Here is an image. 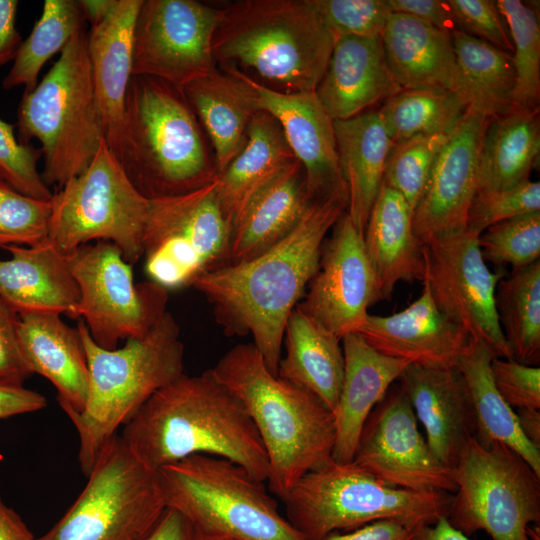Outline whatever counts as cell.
<instances>
[{"mask_svg": "<svg viewBox=\"0 0 540 540\" xmlns=\"http://www.w3.org/2000/svg\"><path fill=\"white\" fill-rule=\"evenodd\" d=\"M165 507L203 540H307L279 512L262 481L225 458L196 454L156 471Z\"/></svg>", "mask_w": 540, "mask_h": 540, "instance_id": "9c48e42d", "label": "cell"}, {"mask_svg": "<svg viewBox=\"0 0 540 540\" xmlns=\"http://www.w3.org/2000/svg\"><path fill=\"white\" fill-rule=\"evenodd\" d=\"M381 300L363 234L344 212L325 239L318 271L296 308L342 340L366 320Z\"/></svg>", "mask_w": 540, "mask_h": 540, "instance_id": "ac0fdd59", "label": "cell"}, {"mask_svg": "<svg viewBox=\"0 0 540 540\" xmlns=\"http://www.w3.org/2000/svg\"><path fill=\"white\" fill-rule=\"evenodd\" d=\"M17 139L41 144L45 184L57 188L82 173L101 143L105 127L95 93L88 31L75 34L17 110Z\"/></svg>", "mask_w": 540, "mask_h": 540, "instance_id": "52a82bcc", "label": "cell"}, {"mask_svg": "<svg viewBox=\"0 0 540 540\" xmlns=\"http://www.w3.org/2000/svg\"><path fill=\"white\" fill-rule=\"evenodd\" d=\"M122 439L153 471L196 454L233 461L262 481L269 462L239 398L211 369L185 373L157 391L123 426Z\"/></svg>", "mask_w": 540, "mask_h": 540, "instance_id": "7a4b0ae2", "label": "cell"}, {"mask_svg": "<svg viewBox=\"0 0 540 540\" xmlns=\"http://www.w3.org/2000/svg\"><path fill=\"white\" fill-rule=\"evenodd\" d=\"M498 321L515 361L540 364V260L501 278L495 292Z\"/></svg>", "mask_w": 540, "mask_h": 540, "instance_id": "74e56055", "label": "cell"}, {"mask_svg": "<svg viewBox=\"0 0 540 540\" xmlns=\"http://www.w3.org/2000/svg\"><path fill=\"white\" fill-rule=\"evenodd\" d=\"M485 262L513 270L530 266L540 257V211L496 223L478 237Z\"/></svg>", "mask_w": 540, "mask_h": 540, "instance_id": "7bdbcfd3", "label": "cell"}, {"mask_svg": "<svg viewBox=\"0 0 540 540\" xmlns=\"http://www.w3.org/2000/svg\"><path fill=\"white\" fill-rule=\"evenodd\" d=\"M352 462L394 488L456 492L453 468L430 450L399 384L388 390L369 415Z\"/></svg>", "mask_w": 540, "mask_h": 540, "instance_id": "e0dca14e", "label": "cell"}, {"mask_svg": "<svg viewBox=\"0 0 540 540\" xmlns=\"http://www.w3.org/2000/svg\"><path fill=\"white\" fill-rule=\"evenodd\" d=\"M346 207L314 200L297 226L265 252L208 271L191 283L228 336H252L277 375L286 323L318 271L323 243Z\"/></svg>", "mask_w": 540, "mask_h": 540, "instance_id": "6da1fadb", "label": "cell"}, {"mask_svg": "<svg viewBox=\"0 0 540 540\" xmlns=\"http://www.w3.org/2000/svg\"><path fill=\"white\" fill-rule=\"evenodd\" d=\"M18 337L31 372L49 380L67 416L80 413L89 389V370L79 330L55 313L18 314Z\"/></svg>", "mask_w": 540, "mask_h": 540, "instance_id": "484cf974", "label": "cell"}, {"mask_svg": "<svg viewBox=\"0 0 540 540\" xmlns=\"http://www.w3.org/2000/svg\"><path fill=\"white\" fill-rule=\"evenodd\" d=\"M66 258L80 291L78 318L101 348L142 338L166 312L167 289L151 280L135 283L131 264L112 242L82 245Z\"/></svg>", "mask_w": 540, "mask_h": 540, "instance_id": "5bb4252c", "label": "cell"}, {"mask_svg": "<svg viewBox=\"0 0 540 540\" xmlns=\"http://www.w3.org/2000/svg\"><path fill=\"white\" fill-rule=\"evenodd\" d=\"M51 201L26 196L0 178V247L34 246L48 238Z\"/></svg>", "mask_w": 540, "mask_h": 540, "instance_id": "ee69618b", "label": "cell"}, {"mask_svg": "<svg viewBox=\"0 0 540 540\" xmlns=\"http://www.w3.org/2000/svg\"><path fill=\"white\" fill-rule=\"evenodd\" d=\"M90 28L101 24L116 6L118 0H78Z\"/></svg>", "mask_w": 540, "mask_h": 540, "instance_id": "91938a15", "label": "cell"}, {"mask_svg": "<svg viewBox=\"0 0 540 540\" xmlns=\"http://www.w3.org/2000/svg\"><path fill=\"white\" fill-rule=\"evenodd\" d=\"M456 492L446 519L470 536L540 540V476L515 451L471 438L453 468Z\"/></svg>", "mask_w": 540, "mask_h": 540, "instance_id": "30bf717a", "label": "cell"}, {"mask_svg": "<svg viewBox=\"0 0 540 540\" xmlns=\"http://www.w3.org/2000/svg\"><path fill=\"white\" fill-rule=\"evenodd\" d=\"M333 125L339 167L348 191L346 213L364 235L370 211L383 185L393 142L378 110L334 120Z\"/></svg>", "mask_w": 540, "mask_h": 540, "instance_id": "4dcf8cb0", "label": "cell"}, {"mask_svg": "<svg viewBox=\"0 0 540 540\" xmlns=\"http://www.w3.org/2000/svg\"><path fill=\"white\" fill-rule=\"evenodd\" d=\"M142 0H118L106 19L88 31L94 88L105 127V142L115 154L124 101L132 77V42Z\"/></svg>", "mask_w": 540, "mask_h": 540, "instance_id": "f1b7e54d", "label": "cell"}, {"mask_svg": "<svg viewBox=\"0 0 540 540\" xmlns=\"http://www.w3.org/2000/svg\"><path fill=\"white\" fill-rule=\"evenodd\" d=\"M513 43L515 108H538L540 97V26L534 9L520 0H497Z\"/></svg>", "mask_w": 540, "mask_h": 540, "instance_id": "60d3db41", "label": "cell"}, {"mask_svg": "<svg viewBox=\"0 0 540 540\" xmlns=\"http://www.w3.org/2000/svg\"><path fill=\"white\" fill-rule=\"evenodd\" d=\"M277 376L301 387L334 412L344 376L341 339L295 309L286 323Z\"/></svg>", "mask_w": 540, "mask_h": 540, "instance_id": "e575fe53", "label": "cell"}, {"mask_svg": "<svg viewBox=\"0 0 540 540\" xmlns=\"http://www.w3.org/2000/svg\"><path fill=\"white\" fill-rule=\"evenodd\" d=\"M456 63L471 106L495 117L512 110L516 73L511 53L456 30L452 34Z\"/></svg>", "mask_w": 540, "mask_h": 540, "instance_id": "8d00e7d4", "label": "cell"}, {"mask_svg": "<svg viewBox=\"0 0 540 540\" xmlns=\"http://www.w3.org/2000/svg\"><path fill=\"white\" fill-rule=\"evenodd\" d=\"M18 1L0 0V67L14 60L22 43L16 28Z\"/></svg>", "mask_w": 540, "mask_h": 540, "instance_id": "9f6ffc18", "label": "cell"}, {"mask_svg": "<svg viewBox=\"0 0 540 540\" xmlns=\"http://www.w3.org/2000/svg\"><path fill=\"white\" fill-rule=\"evenodd\" d=\"M397 381L424 427L430 450L441 463L454 468L476 432L474 410L462 375L455 367L409 364Z\"/></svg>", "mask_w": 540, "mask_h": 540, "instance_id": "7402d4cb", "label": "cell"}, {"mask_svg": "<svg viewBox=\"0 0 540 540\" xmlns=\"http://www.w3.org/2000/svg\"><path fill=\"white\" fill-rule=\"evenodd\" d=\"M42 151L20 143L11 125L0 118V178L18 192L50 201L53 193L38 171Z\"/></svg>", "mask_w": 540, "mask_h": 540, "instance_id": "f6af8a7d", "label": "cell"}, {"mask_svg": "<svg viewBox=\"0 0 540 540\" xmlns=\"http://www.w3.org/2000/svg\"><path fill=\"white\" fill-rule=\"evenodd\" d=\"M114 156L148 200L193 192L218 176L182 89L150 76L132 75L129 81Z\"/></svg>", "mask_w": 540, "mask_h": 540, "instance_id": "3957f363", "label": "cell"}, {"mask_svg": "<svg viewBox=\"0 0 540 540\" xmlns=\"http://www.w3.org/2000/svg\"><path fill=\"white\" fill-rule=\"evenodd\" d=\"M50 201L48 239L63 253L105 240L130 264L143 257L150 200L134 188L105 141L89 166L57 188Z\"/></svg>", "mask_w": 540, "mask_h": 540, "instance_id": "7c38bea8", "label": "cell"}, {"mask_svg": "<svg viewBox=\"0 0 540 540\" xmlns=\"http://www.w3.org/2000/svg\"><path fill=\"white\" fill-rule=\"evenodd\" d=\"M355 333L384 355L427 368H454L469 340L437 308L424 282L409 306L387 316L369 314Z\"/></svg>", "mask_w": 540, "mask_h": 540, "instance_id": "44dd1931", "label": "cell"}, {"mask_svg": "<svg viewBox=\"0 0 540 540\" xmlns=\"http://www.w3.org/2000/svg\"><path fill=\"white\" fill-rule=\"evenodd\" d=\"M87 478L71 507L36 540H143L166 508L156 471L121 435L103 444Z\"/></svg>", "mask_w": 540, "mask_h": 540, "instance_id": "8fae6325", "label": "cell"}, {"mask_svg": "<svg viewBox=\"0 0 540 540\" xmlns=\"http://www.w3.org/2000/svg\"><path fill=\"white\" fill-rule=\"evenodd\" d=\"M341 342L344 376L333 412L332 459L350 463L369 415L410 363L380 353L358 333L347 334Z\"/></svg>", "mask_w": 540, "mask_h": 540, "instance_id": "603a6c76", "label": "cell"}, {"mask_svg": "<svg viewBox=\"0 0 540 540\" xmlns=\"http://www.w3.org/2000/svg\"><path fill=\"white\" fill-rule=\"evenodd\" d=\"M211 370L249 414L268 457V486L276 496L332 458L333 412L311 392L273 374L252 342L232 347Z\"/></svg>", "mask_w": 540, "mask_h": 540, "instance_id": "277c9868", "label": "cell"}, {"mask_svg": "<svg viewBox=\"0 0 540 540\" xmlns=\"http://www.w3.org/2000/svg\"><path fill=\"white\" fill-rule=\"evenodd\" d=\"M449 134L419 135L393 144L383 184L398 192L412 211L418 204L434 161Z\"/></svg>", "mask_w": 540, "mask_h": 540, "instance_id": "b9f144b4", "label": "cell"}, {"mask_svg": "<svg viewBox=\"0 0 540 540\" xmlns=\"http://www.w3.org/2000/svg\"><path fill=\"white\" fill-rule=\"evenodd\" d=\"M182 91L209 138L220 174L245 145L249 122L259 111L253 90L237 67L227 66L224 73L216 69Z\"/></svg>", "mask_w": 540, "mask_h": 540, "instance_id": "1f68e13d", "label": "cell"}, {"mask_svg": "<svg viewBox=\"0 0 540 540\" xmlns=\"http://www.w3.org/2000/svg\"><path fill=\"white\" fill-rule=\"evenodd\" d=\"M222 8L195 0H142L132 42V75L183 89L214 72L212 43Z\"/></svg>", "mask_w": 540, "mask_h": 540, "instance_id": "2e32d148", "label": "cell"}, {"mask_svg": "<svg viewBox=\"0 0 540 540\" xmlns=\"http://www.w3.org/2000/svg\"><path fill=\"white\" fill-rule=\"evenodd\" d=\"M222 11L212 43L216 62L251 68L287 92H315L336 37L312 0H240Z\"/></svg>", "mask_w": 540, "mask_h": 540, "instance_id": "8992f818", "label": "cell"}, {"mask_svg": "<svg viewBox=\"0 0 540 540\" xmlns=\"http://www.w3.org/2000/svg\"><path fill=\"white\" fill-rule=\"evenodd\" d=\"M470 103L458 91L400 90L378 109L393 144L419 135L450 134Z\"/></svg>", "mask_w": 540, "mask_h": 540, "instance_id": "f35d334b", "label": "cell"}, {"mask_svg": "<svg viewBox=\"0 0 540 540\" xmlns=\"http://www.w3.org/2000/svg\"><path fill=\"white\" fill-rule=\"evenodd\" d=\"M490 118L470 105L439 151L412 214L413 231L421 243L467 227L477 191L481 140Z\"/></svg>", "mask_w": 540, "mask_h": 540, "instance_id": "ffe728a7", "label": "cell"}, {"mask_svg": "<svg viewBox=\"0 0 540 540\" xmlns=\"http://www.w3.org/2000/svg\"><path fill=\"white\" fill-rule=\"evenodd\" d=\"M311 202L304 170L295 160L251 198L232 224L228 264L249 260L281 241Z\"/></svg>", "mask_w": 540, "mask_h": 540, "instance_id": "83f0119b", "label": "cell"}, {"mask_svg": "<svg viewBox=\"0 0 540 540\" xmlns=\"http://www.w3.org/2000/svg\"><path fill=\"white\" fill-rule=\"evenodd\" d=\"M496 357L481 340L469 337L455 368L462 375L474 410L475 439L482 445L502 444L520 455L540 476V449L523 435L515 411L498 392L491 361Z\"/></svg>", "mask_w": 540, "mask_h": 540, "instance_id": "d590c367", "label": "cell"}, {"mask_svg": "<svg viewBox=\"0 0 540 540\" xmlns=\"http://www.w3.org/2000/svg\"><path fill=\"white\" fill-rule=\"evenodd\" d=\"M539 211L538 181H527L502 191L476 193L469 210L467 228L480 235L496 223Z\"/></svg>", "mask_w": 540, "mask_h": 540, "instance_id": "7dc6e473", "label": "cell"}, {"mask_svg": "<svg viewBox=\"0 0 540 540\" xmlns=\"http://www.w3.org/2000/svg\"><path fill=\"white\" fill-rule=\"evenodd\" d=\"M145 271L165 289L190 286L229 261L230 227L216 180L193 192L150 200L142 237Z\"/></svg>", "mask_w": 540, "mask_h": 540, "instance_id": "4fadbf2b", "label": "cell"}, {"mask_svg": "<svg viewBox=\"0 0 540 540\" xmlns=\"http://www.w3.org/2000/svg\"><path fill=\"white\" fill-rule=\"evenodd\" d=\"M515 413L523 435L540 449V409H517Z\"/></svg>", "mask_w": 540, "mask_h": 540, "instance_id": "94428289", "label": "cell"}, {"mask_svg": "<svg viewBox=\"0 0 540 540\" xmlns=\"http://www.w3.org/2000/svg\"><path fill=\"white\" fill-rule=\"evenodd\" d=\"M336 38L381 35L392 11L388 0H312Z\"/></svg>", "mask_w": 540, "mask_h": 540, "instance_id": "bcb514c9", "label": "cell"}, {"mask_svg": "<svg viewBox=\"0 0 540 540\" xmlns=\"http://www.w3.org/2000/svg\"><path fill=\"white\" fill-rule=\"evenodd\" d=\"M415 531L400 522L383 520L349 532L333 534L326 540H411Z\"/></svg>", "mask_w": 540, "mask_h": 540, "instance_id": "11a10c76", "label": "cell"}, {"mask_svg": "<svg viewBox=\"0 0 540 540\" xmlns=\"http://www.w3.org/2000/svg\"><path fill=\"white\" fill-rule=\"evenodd\" d=\"M86 353L89 389L83 410L68 418L79 437V464L88 476L103 444L160 389L184 374L180 327L166 311L142 338L112 350L98 346L77 322Z\"/></svg>", "mask_w": 540, "mask_h": 540, "instance_id": "5b68a950", "label": "cell"}, {"mask_svg": "<svg viewBox=\"0 0 540 540\" xmlns=\"http://www.w3.org/2000/svg\"><path fill=\"white\" fill-rule=\"evenodd\" d=\"M494 384L512 409H540V368L512 358L491 361Z\"/></svg>", "mask_w": 540, "mask_h": 540, "instance_id": "681fc988", "label": "cell"}, {"mask_svg": "<svg viewBox=\"0 0 540 540\" xmlns=\"http://www.w3.org/2000/svg\"><path fill=\"white\" fill-rule=\"evenodd\" d=\"M479 235L467 227L422 243L423 281L437 308L470 338L481 340L496 357L511 358L495 307L498 282L483 259Z\"/></svg>", "mask_w": 540, "mask_h": 540, "instance_id": "9a60e30c", "label": "cell"}, {"mask_svg": "<svg viewBox=\"0 0 540 540\" xmlns=\"http://www.w3.org/2000/svg\"><path fill=\"white\" fill-rule=\"evenodd\" d=\"M46 398L23 385L0 382V419L42 410Z\"/></svg>", "mask_w": 540, "mask_h": 540, "instance_id": "f5cc1de1", "label": "cell"}, {"mask_svg": "<svg viewBox=\"0 0 540 540\" xmlns=\"http://www.w3.org/2000/svg\"><path fill=\"white\" fill-rule=\"evenodd\" d=\"M143 540H203V538L184 515L166 507Z\"/></svg>", "mask_w": 540, "mask_h": 540, "instance_id": "db71d44e", "label": "cell"}, {"mask_svg": "<svg viewBox=\"0 0 540 540\" xmlns=\"http://www.w3.org/2000/svg\"><path fill=\"white\" fill-rule=\"evenodd\" d=\"M411 540H470L468 536L455 529L446 519L441 517L434 524L417 529Z\"/></svg>", "mask_w": 540, "mask_h": 540, "instance_id": "680465c9", "label": "cell"}, {"mask_svg": "<svg viewBox=\"0 0 540 540\" xmlns=\"http://www.w3.org/2000/svg\"><path fill=\"white\" fill-rule=\"evenodd\" d=\"M18 315L0 299V382L23 385L33 374L21 349Z\"/></svg>", "mask_w": 540, "mask_h": 540, "instance_id": "f907efd6", "label": "cell"}, {"mask_svg": "<svg viewBox=\"0 0 540 540\" xmlns=\"http://www.w3.org/2000/svg\"><path fill=\"white\" fill-rule=\"evenodd\" d=\"M412 214L406 200L383 184L363 235L381 300H390L399 282L423 281L422 243L414 234Z\"/></svg>", "mask_w": 540, "mask_h": 540, "instance_id": "f546056e", "label": "cell"}, {"mask_svg": "<svg viewBox=\"0 0 540 540\" xmlns=\"http://www.w3.org/2000/svg\"><path fill=\"white\" fill-rule=\"evenodd\" d=\"M209 540H227V539H209Z\"/></svg>", "mask_w": 540, "mask_h": 540, "instance_id": "6125c7cd", "label": "cell"}, {"mask_svg": "<svg viewBox=\"0 0 540 540\" xmlns=\"http://www.w3.org/2000/svg\"><path fill=\"white\" fill-rule=\"evenodd\" d=\"M286 519L307 540L397 521L417 530L446 517L453 494L391 487L353 462L332 458L303 475L283 496Z\"/></svg>", "mask_w": 540, "mask_h": 540, "instance_id": "ba28073f", "label": "cell"}, {"mask_svg": "<svg viewBox=\"0 0 540 540\" xmlns=\"http://www.w3.org/2000/svg\"><path fill=\"white\" fill-rule=\"evenodd\" d=\"M381 39L388 68L401 89L437 88L465 95L451 34L391 13Z\"/></svg>", "mask_w": 540, "mask_h": 540, "instance_id": "4316f807", "label": "cell"}, {"mask_svg": "<svg viewBox=\"0 0 540 540\" xmlns=\"http://www.w3.org/2000/svg\"><path fill=\"white\" fill-rule=\"evenodd\" d=\"M2 249L11 258L0 260V299L12 311L78 318L80 291L65 253L48 238L34 246Z\"/></svg>", "mask_w": 540, "mask_h": 540, "instance_id": "cb8c5ba5", "label": "cell"}, {"mask_svg": "<svg viewBox=\"0 0 540 540\" xmlns=\"http://www.w3.org/2000/svg\"><path fill=\"white\" fill-rule=\"evenodd\" d=\"M295 160L277 120L257 111L245 145L216 179L217 199L230 230L251 198Z\"/></svg>", "mask_w": 540, "mask_h": 540, "instance_id": "d6a6232c", "label": "cell"}, {"mask_svg": "<svg viewBox=\"0 0 540 540\" xmlns=\"http://www.w3.org/2000/svg\"><path fill=\"white\" fill-rule=\"evenodd\" d=\"M0 540H36L22 518L0 495Z\"/></svg>", "mask_w": 540, "mask_h": 540, "instance_id": "6f0895ef", "label": "cell"}, {"mask_svg": "<svg viewBox=\"0 0 540 540\" xmlns=\"http://www.w3.org/2000/svg\"><path fill=\"white\" fill-rule=\"evenodd\" d=\"M402 90L388 68L381 35L336 38L315 93L333 120L362 113Z\"/></svg>", "mask_w": 540, "mask_h": 540, "instance_id": "d4e9b609", "label": "cell"}, {"mask_svg": "<svg viewBox=\"0 0 540 540\" xmlns=\"http://www.w3.org/2000/svg\"><path fill=\"white\" fill-rule=\"evenodd\" d=\"M540 151L539 108H513L485 127L476 193L496 192L530 181Z\"/></svg>", "mask_w": 540, "mask_h": 540, "instance_id": "836d02e7", "label": "cell"}, {"mask_svg": "<svg viewBox=\"0 0 540 540\" xmlns=\"http://www.w3.org/2000/svg\"><path fill=\"white\" fill-rule=\"evenodd\" d=\"M388 3L392 13L412 16L449 34L459 30L447 0H388Z\"/></svg>", "mask_w": 540, "mask_h": 540, "instance_id": "816d5d0a", "label": "cell"}, {"mask_svg": "<svg viewBox=\"0 0 540 540\" xmlns=\"http://www.w3.org/2000/svg\"><path fill=\"white\" fill-rule=\"evenodd\" d=\"M258 110L272 115L304 170L309 197L334 200L347 210L348 191L343 180L334 133V120L315 92H279L258 83L243 71Z\"/></svg>", "mask_w": 540, "mask_h": 540, "instance_id": "d6986e66", "label": "cell"}, {"mask_svg": "<svg viewBox=\"0 0 540 540\" xmlns=\"http://www.w3.org/2000/svg\"><path fill=\"white\" fill-rule=\"evenodd\" d=\"M448 2L459 31L486 41L503 51L513 53L509 29L496 1L448 0Z\"/></svg>", "mask_w": 540, "mask_h": 540, "instance_id": "c3c4849f", "label": "cell"}, {"mask_svg": "<svg viewBox=\"0 0 540 540\" xmlns=\"http://www.w3.org/2000/svg\"><path fill=\"white\" fill-rule=\"evenodd\" d=\"M86 26L78 0H45L40 18L22 41L2 81L3 89L24 86V93L31 92L38 84V75L45 63Z\"/></svg>", "mask_w": 540, "mask_h": 540, "instance_id": "ab89813d", "label": "cell"}]
</instances>
